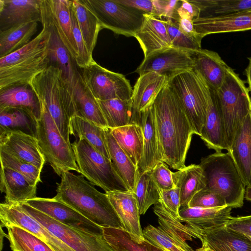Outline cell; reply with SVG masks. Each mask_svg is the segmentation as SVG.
Masks as SVG:
<instances>
[{"label": "cell", "instance_id": "25", "mask_svg": "<svg viewBox=\"0 0 251 251\" xmlns=\"http://www.w3.org/2000/svg\"><path fill=\"white\" fill-rule=\"evenodd\" d=\"M50 28L51 37L49 46L50 64L60 69L68 92L72 98L74 86L80 74L75 60L63 45L54 27L42 21Z\"/></svg>", "mask_w": 251, "mask_h": 251}, {"label": "cell", "instance_id": "39", "mask_svg": "<svg viewBox=\"0 0 251 251\" xmlns=\"http://www.w3.org/2000/svg\"><path fill=\"white\" fill-rule=\"evenodd\" d=\"M73 3L85 44L89 52L92 55L101 26L95 14L83 0H73Z\"/></svg>", "mask_w": 251, "mask_h": 251}, {"label": "cell", "instance_id": "14", "mask_svg": "<svg viewBox=\"0 0 251 251\" xmlns=\"http://www.w3.org/2000/svg\"><path fill=\"white\" fill-rule=\"evenodd\" d=\"M193 60L189 51L170 47L150 54L135 70L142 75L154 72L169 78L180 73L193 69Z\"/></svg>", "mask_w": 251, "mask_h": 251}, {"label": "cell", "instance_id": "22", "mask_svg": "<svg viewBox=\"0 0 251 251\" xmlns=\"http://www.w3.org/2000/svg\"><path fill=\"white\" fill-rule=\"evenodd\" d=\"M29 22L41 23V0H0V31Z\"/></svg>", "mask_w": 251, "mask_h": 251}, {"label": "cell", "instance_id": "54", "mask_svg": "<svg viewBox=\"0 0 251 251\" xmlns=\"http://www.w3.org/2000/svg\"><path fill=\"white\" fill-rule=\"evenodd\" d=\"M201 10L191 0H181L176 10L178 19H186L194 21L200 18Z\"/></svg>", "mask_w": 251, "mask_h": 251}, {"label": "cell", "instance_id": "12", "mask_svg": "<svg viewBox=\"0 0 251 251\" xmlns=\"http://www.w3.org/2000/svg\"><path fill=\"white\" fill-rule=\"evenodd\" d=\"M80 70L84 82L97 100L131 99L133 89L122 74L101 67L94 60Z\"/></svg>", "mask_w": 251, "mask_h": 251}, {"label": "cell", "instance_id": "61", "mask_svg": "<svg viewBox=\"0 0 251 251\" xmlns=\"http://www.w3.org/2000/svg\"><path fill=\"white\" fill-rule=\"evenodd\" d=\"M251 239V236H249Z\"/></svg>", "mask_w": 251, "mask_h": 251}, {"label": "cell", "instance_id": "4", "mask_svg": "<svg viewBox=\"0 0 251 251\" xmlns=\"http://www.w3.org/2000/svg\"><path fill=\"white\" fill-rule=\"evenodd\" d=\"M40 102L47 107L61 134L69 144L70 120L73 117L72 98L61 70L50 64L29 84Z\"/></svg>", "mask_w": 251, "mask_h": 251}, {"label": "cell", "instance_id": "57", "mask_svg": "<svg viewBox=\"0 0 251 251\" xmlns=\"http://www.w3.org/2000/svg\"><path fill=\"white\" fill-rule=\"evenodd\" d=\"M176 22L181 32L190 38L201 43L203 37L196 32L193 21L186 19H178Z\"/></svg>", "mask_w": 251, "mask_h": 251}, {"label": "cell", "instance_id": "40", "mask_svg": "<svg viewBox=\"0 0 251 251\" xmlns=\"http://www.w3.org/2000/svg\"><path fill=\"white\" fill-rule=\"evenodd\" d=\"M97 100L109 128L113 129L132 124L133 111L131 99Z\"/></svg>", "mask_w": 251, "mask_h": 251}, {"label": "cell", "instance_id": "17", "mask_svg": "<svg viewBox=\"0 0 251 251\" xmlns=\"http://www.w3.org/2000/svg\"><path fill=\"white\" fill-rule=\"evenodd\" d=\"M0 150L42 170L46 162L37 139L21 131L0 132Z\"/></svg>", "mask_w": 251, "mask_h": 251}, {"label": "cell", "instance_id": "51", "mask_svg": "<svg viewBox=\"0 0 251 251\" xmlns=\"http://www.w3.org/2000/svg\"><path fill=\"white\" fill-rule=\"evenodd\" d=\"M151 171L152 178L160 191L170 190L175 187L173 172L166 163L160 162Z\"/></svg>", "mask_w": 251, "mask_h": 251}, {"label": "cell", "instance_id": "41", "mask_svg": "<svg viewBox=\"0 0 251 251\" xmlns=\"http://www.w3.org/2000/svg\"><path fill=\"white\" fill-rule=\"evenodd\" d=\"M37 121L24 110L16 108L0 109V132L21 131L36 137Z\"/></svg>", "mask_w": 251, "mask_h": 251}, {"label": "cell", "instance_id": "29", "mask_svg": "<svg viewBox=\"0 0 251 251\" xmlns=\"http://www.w3.org/2000/svg\"><path fill=\"white\" fill-rule=\"evenodd\" d=\"M73 117L77 116L104 128L108 127L97 100L84 82L80 72L72 94Z\"/></svg>", "mask_w": 251, "mask_h": 251}, {"label": "cell", "instance_id": "38", "mask_svg": "<svg viewBox=\"0 0 251 251\" xmlns=\"http://www.w3.org/2000/svg\"><path fill=\"white\" fill-rule=\"evenodd\" d=\"M38 22H29L0 31V58L22 48L36 32Z\"/></svg>", "mask_w": 251, "mask_h": 251}, {"label": "cell", "instance_id": "23", "mask_svg": "<svg viewBox=\"0 0 251 251\" xmlns=\"http://www.w3.org/2000/svg\"><path fill=\"white\" fill-rule=\"evenodd\" d=\"M194 69L202 77L209 88L217 91L223 84L230 67L214 51L201 48L190 51Z\"/></svg>", "mask_w": 251, "mask_h": 251}, {"label": "cell", "instance_id": "26", "mask_svg": "<svg viewBox=\"0 0 251 251\" xmlns=\"http://www.w3.org/2000/svg\"><path fill=\"white\" fill-rule=\"evenodd\" d=\"M134 37L140 45L144 57L153 52L172 47L164 20L150 14H144L143 24Z\"/></svg>", "mask_w": 251, "mask_h": 251}, {"label": "cell", "instance_id": "3", "mask_svg": "<svg viewBox=\"0 0 251 251\" xmlns=\"http://www.w3.org/2000/svg\"><path fill=\"white\" fill-rule=\"evenodd\" d=\"M40 33L22 48L0 58V90L19 85L29 84L50 65V27L42 23Z\"/></svg>", "mask_w": 251, "mask_h": 251}, {"label": "cell", "instance_id": "32", "mask_svg": "<svg viewBox=\"0 0 251 251\" xmlns=\"http://www.w3.org/2000/svg\"><path fill=\"white\" fill-rule=\"evenodd\" d=\"M232 209L228 206L214 208L182 207L179 212V220L203 230L225 226L233 217Z\"/></svg>", "mask_w": 251, "mask_h": 251}, {"label": "cell", "instance_id": "43", "mask_svg": "<svg viewBox=\"0 0 251 251\" xmlns=\"http://www.w3.org/2000/svg\"><path fill=\"white\" fill-rule=\"evenodd\" d=\"M132 193L137 201L141 215L144 214L151 205L159 202L160 190L152 178L151 170L138 173Z\"/></svg>", "mask_w": 251, "mask_h": 251}, {"label": "cell", "instance_id": "36", "mask_svg": "<svg viewBox=\"0 0 251 251\" xmlns=\"http://www.w3.org/2000/svg\"><path fill=\"white\" fill-rule=\"evenodd\" d=\"M153 212L158 218V226L176 240L184 243L191 241L193 238L202 240V230L183 225L159 201L154 205Z\"/></svg>", "mask_w": 251, "mask_h": 251}, {"label": "cell", "instance_id": "47", "mask_svg": "<svg viewBox=\"0 0 251 251\" xmlns=\"http://www.w3.org/2000/svg\"><path fill=\"white\" fill-rule=\"evenodd\" d=\"M1 166L12 169L25 176L33 185L41 182L40 169L26 161L0 150Z\"/></svg>", "mask_w": 251, "mask_h": 251}, {"label": "cell", "instance_id": "16", "mask_svg": "<svg viewBox=\"0 0 251 251\" xmlns=\"http://www.w3.org/2000/svg\"><path fill=\"white\" fill-rule=\"evenodd\" d=\"M72 4L73 0H41L42 22H47L54 27L63 45L76 61L78 53L72 30Z\"/></svg>", "mask_w": 251, "mask_h": 251}, {"label": "cell", "instance_id": "7", "mask_svg": "<svg viewBox=\"0 0 251 251\" xmlns=\"http://www.w3.org/2000/svg\"><path fill=\"white\" fill-rule=\"evenodd\" d=\"M216 95L229 148L238 126L251 112V98L244 82L230 68Z\"/></svg>", "mask_w": 251, "mask_h": 251}, {"label": "cell", "instance_id": "8", "mask_svg": "<svg viewBox=\"0 0 251 251\" xmlns=\"http://www.w3.org/2000/svg\"><path fill=\"white\" fill-rule=\"evenodd\" d=\"M41 103L42 115L37 121L36 138L46 161L60 176L71 170L80 173L71 144L62 136L46 106Z\"/></svg>", "mask_w": 251, "mask_h": 251}, {"label": "cell", "instance_id": "50", "mask_svg": "<svg viewBox=\"0 0 251 251\" xmlns=\"http://www.w3.org/2000/svg\"><path fill=\"white\" fill-rule=\"evenodd\" d=\"M72 26L74 37L77 49V58L75 61L79 68H82L94 60L85 44L76 18L73 3L71 9Z\"/></svg>", "mask_w": 251, "mask_h": 251}, {"label": "cell", "instance_id": "24", "mask_svg": "<svg viewBox=\"0 0 251 251\" xmlns=\"http://www.w3.org/2000/svg\"><path fill=\"white\" fill-rule=\"evenodd\" d=\"M194 28L202 37L210 34L251 29V8L222 17L193 21Z\"/></svg>", "mask_w": 251, "mask_h": 251}, {"label": "cell", "instance_id": "28", "mask_svg": "<svg viewBox=\"0 0 251 251\" xmlns=\"http://www.w3.org/2000/svg\"><path fill=\"white\" fill-rule=\"evenodd\" d=\"M16 108L22 109L40 120L42 104L29 84L9 87L0 90V109Z\"/></svg>", "mask_w": 251, "mask_h": 251}, {"label": "cell", "instance_id": "35", "mask_svg": "<svg viewBox=\"0 0 251 251\" xmlns=\"http://www.w3.org/2000/svg\"><path fill=\"white\" fill-rule=\"evenodd\" d=\"M105 133L110 160L114 168L129 191L133 192L138 174V167L118 144L110 128H105Z\"/></svg>", "mask_w": 251, "mask_h": 251}, {"label": "cell", "instance_id": "11", "mask_svg": "<svg viewBox=\"0 0 251 251\" xmlns=\"http://www.w3.org/2000/svg\"><path fill=\"white\" fill-rule=\"evenodd\" d=\"M18 204L25 212L74 251H115L104 235H93L63 225L25 202Z\"/></svg>", "mask_w": 251, "mask_h": 251}, {"label": "cell", "instance_id": "44", "mask_svg": "<svg viewBox=\"0 0 251 251\" xmlns=\"http://www.w3.org/2000/svg\"><path fill=\"white\" fill-rule=\"evenodd\" d=\"M103 235L115 251H164L145 239L139 243L133 240L125 230L102 227Z\"/></svg>", "mask_w": 251, "mask_h": 251}, {"label": "cell", "instance_id": "1", "mask_svg": "<svg viewBox=\"0 0 251 251\" xmlns=\"http://www.w3.org/2000/svg\"><path fill=\"white\" fill-rule=\"evenodd\" d=\"M153 106L163 161L173 169H183L195 133L184 109L168 83L159 93Z\"/></svg>", "mask_w": 251, "mask_h": 251}, {"label": "cell", "instance_id": "31", "mask_svg": "<svg viewBox=\"0 0 251 251\" xmlns=\"http://www.w3.org/2000/svg\"><path fill=\"white\" fill-rule=\"evenodd\" d=\"M0 175V189L5 194V202L19 203L37 197V185L20 173L1 166Z\"/></svg>", "mask_w": 251, "mask_h": 251}, {"label": "cell", "instance_id": "56", "mask_svg": "<svg viewBox=\"0 0 251 251\" xmlns=\"http://www.w3.org/2000/svg\"><path fill=\"white\" fill-rule=\"evenodd\" d=\"M122 4L133 7L145 14L154 15V6L153 0H115Z\"/></svg>", "mask_w": 251, "mask_h": 251}, {"label": "cell", "instance_id": "21", "mask_svg": "<svg viewBox=\"0 0 251 251\" xmlns=\"http://www.w3.org/2000/svg\"><path fill=\"white\" fill-rule=\"evenodd\" d=\"M228 152L245 185H251V112L238 126Z\"/></svg>", "mask_w": 251, "mask_h": 251}, {"label": "cell", "instance_id": "5", "mask_svg": "<svg viewBox=\"0 0 251 251\" xmlns=\"http://www.w3.org/2000/svg\"><path fill=\"white\" fill-rule=\"evenodd\" d=\"M205 187L221 195L232 208L244 204L246 186L227 152L217 151L202 158L200 164Z\"/></svg>", "mask_w": 251, "mask_h": 251}, {"label": "cell", "instance_id": "49", "mask_svg": "<svg viewBox=\"0 0 251 251\" xmlns=\"http://www.w3.org/2000/svg\"><path fill=\"white\" fill-rule=\"evenodd\" d=\"M227 206L225 199L213 190L204 188L198 192L188 203V207L214 208Z\"/></svg>", "mask_w": 251, "mask_h": 251}, {"label": "cell", "instance_id": "53", "mask_svg": "<svg viewBox=\"0 0 251 251\" xmlns=\"http://www.w3.org/2000/svg\"><path fill=\"white\" fill-rule=\"evenodd\" d=\"M154 6L153 16L162 20L177 21L178 19L176 10L180 0H153Z\"/></svg>", "mask_w": 251, "mask_h": 251}, {"label": "cell", "instance_id": "34", "mask_svg": "<svg viewBox=\"0 0 251 251\" xmlns=\"http://www.w3.org/2000/svg\"><path fill=\"white\" fill-rule=\"evenodd\" d=\"M110 129L118 144L137 166L143 152V133L140 125L132 123Z\"/></svg>", "mask_w": 251, "mask_h": 251}, {"label": "cell", "instance_id": "10", "mask_svg": "<svg viewBox=\"0 0 251 251\" xmlns=\"http://www.w3.org/2000/svg\"><path fill=\"white\" fill-rule=\"evenodd\" d=\"M83 1L95 14L102 29H108L117 34L134 37L143 24L144 12L115 0Z\"/></svg>", "mask_w": 251, "mask_h": 251}, {"label": "cell", "instance_id": "55", "mask_svg": "<svg viewBox=\"0 0 251 251\" xmlns=\"http://www.w3.org/2000/svg\"><path fill=\"white\" fill-rule=\"evenodd\" d=\"M226 226L251 236V215L246 216L234 217L226 224Z\"/></svg>", "mask_w": 251, "mask_h": 251}, {"label": "cell", "instance_id": "52", "mask_svg": "<svg viewBox=\"0 0 251 251\" xmlns=\"http://www.w3.org/2000/svg\"><path fill=\"white\" fill-rule=\"evenodd\" d=\"M159 202L175 218L179 220L180 205V189L175 186L170 190L160 191Z\"/></svg>", "mask_w": 251, "mask_h": 251}, {"label": "cell", "instance_id": "2", "mask_svg": "<svg viewBox=\"0 0 251 251\" xmlns=\"http://www.w3.org/2000/svg\"><path fill=\"white\" fill-rule=\"evenodd\" d=\"M54 198L100 227L124 230L106 194L98 191L82 175L63 173Z\"/></svg>", "mask_w": 251, "mask_h": 251}, {"label": "cell", "instance_id": "45", "mask_svg": "<svg viewBox=\"0 0 251 251\" xmlns=\"http://www.w3.org/2000/svg\"><path fill=\"white\" fill-rule=\"evenodd\" d=\"M7 229L6 238L12 251H56L49 245L22 228L11 226Z\"/></svg>", "mask_w": 251, "mask_h": 251}, {"label": "cell", "instance_id": "37", "mask_svg": "<svg viewBox=\"0 0 251 251\" xmlns=\"http://www.w3.org/2000/svg\"><path fill=\"white\" fill-rule=\"evenodd\" d=\"M70 134L77 135L79 139L87 140L96 150L110 160L105 128L77 116L70 119Z\"/></svg>", "mask_w": 251, "mask_h": 251}, {"label": "cell", "instance_id": "46", "mask_svg": "<svg viewBox=\"0 0 251 251\" xmlns=\"http://www.w3.org/2000/svg\"><path fill=\"white\" fill-rule=\"evenodd\" d=\"M143 233L145 239L164 251H194L187 243L176 240L159 226L149 225Z\"/></svg>", "mask_w": 251, "mask_h": 251}, {"label": "cell", "instance_id": "15", "mask_svg": "<svg viewBox=\"0 0 251 251\" xmlns=\"http://www.w3.org/2000/svg\"><path fill=\"white\" fill-rule=\"evenodd\" d=\"M0 225L22 228L43 241L56 251H74L45 227L25 212L18 203L0 204Z\"/></svg>", "mask_w": 251, "mask_h": 251}, {"label": "cell", "instance_id": "18", "mask_svg": "<svg viewBox=\"0 0 251 251\" xmlns=\"http://www.w3.org/2000/svg\"><path fill=\"white\" fill-rule=\"evenodd\" d=\"M169 79L168 76L154 72L139 76L134 86L131 97L133 111L132 124L140 125L141 113L153 104Z\"/></svg>", "mask_w": 251, "mask_h": 251}, {"label": "cell", "instance_id": "48", "mask_svg": "<svg viewBox=\"0 0 251 251\" xmlns=\"http://www.w3.org/2000/svg\"><path fill=\"white\" fill-rule=\"evenodd\" d=\"M164 22L171 40L172 47L189 51L201 49V43L181 32L177 22L171 20H164Z\"/></svg>", "mask_w": 251, "mask_h": 251}, {"label": "cell", "instance_id": "6", "mask_svg": "<svg viewBox=\"0 0 251 251\" xmlns=\"http://www.w3.org/2000/svg\"><path fill=\"white\" fill-rule=\"evenodd\" d=\"M168 84L184 109L194 133L200 136L206 119L209 87L194 69L172 76Z\"/></svg>", "mask_w": 251, "mask_h": 251}, {"label": "cell", "instance_id": "30", "mask_svg": "<svg viewBox=\"0 0 251 251\" xmlns=\"http://www.w3.org/2000/svg\"><path fill=\"white\" fill-rule=\"evenodd\" d=\"M202 244L215 251H251V239L225 226L203 230Z\"/></svg>", "mask_w": 251, "mask_h": 251}, {"label": "cell", "instance_id": "42", "mask_svg": "<svg viewBox=\"0 0 251 251\" xmlns=\"http://www.w3.org/2000/svg\"><path fill=\"white\" fill-rule=\"evenodd\" d=\"M200 9V18L224 16L251 8V0H191Z\"/></svg>", "mask_w": 251, "mask_h": 251}, {"label": "cell", "instance_id": "9", "mask_svg": "<svg viewBox=\"0 0 251 251\" xmlns=\"http://www.w3.org/2000/svg\"><path fill=\"white\" fill-rule=\"evenodd\" d=\"M80 173L105 192L129 191L116 173L111 161L85 139L71 144Z\"/></svg>", "mask_w": 251, "mask_h": 251}, {"label": "cell", "instance_id": "20", "mask_svg": "<svg viewBox=\"0 0 251 251\" xmlns=\"http://www.w3.org/2000/svg\"><path fill=\"white\" fill-rule=\"evenodd\" d=\"M124 228L137 243L145 240L142 229L140 213L137 201L130 191L105 192Z\"/></svg>", "mask_w": 251, "mask_h": 251}, {"label": "cell", "instance_id": "13", "mask_svg": "<svg viewBox=\"0 0 251 251\" xmlns=\"http://www.w3.org/2000/svg\"><path fill=\"white\" fill-rule=\"evenodd\" d=\"M24 202L63 225L93 235H103L102 227L92 222L72 207L54 197H36Z\"/></svg>", "mask_w": 251, "mask_h": 251}, {"label": "cell", "instance_id": "60", "mask_svg": "<svg viewBox=\"0 0 251 251\" xmlns=\"http://www.w3.org/2000/svg\"><path fill=\"white\" fill-rule=\"evenodd\" d=\"M245 199L246 200L251 201V185L247 186L246 189Z\"/></svg>", "mask_w": 251, "mask_h": 251}, {"label": "cell", "instance_id": "27", "mask_svg": "<svg viewBox=\"0 0 251 251\" xmlns=\"http://www.w3.org/2000/svg\"><path fill=\"white\" fill-rule=\"evenodd\" d=\"M200 137L210 149L216 151L229 150L216 91L210 88L206 122Z\"/></svg>", "mask_w": 251, "mask_h": 251}, {"label": "cell", "instance_id": "33", "mask_svg": "<svg viewBox=\"0 0 251 251\" xmlns=\"http://www.w3.org/2000/svg\"><path fill=\"white\" fill-rule=\"evenodd\" d=\"M175 186L180 189L181 207H188L193 196L205 187L204 177L200 165L191 164L173 172Z\"/></svg>", "mask_w": 251, "mask_h": 251}, {"label": "cell", "instance_id": "19", "mask_svg": "<svg viewBox=\"0 0 251 251\" xmlns=\"http://www.w3.org/2000/svg\"><path fill=\"white\" fill-rule=\"evenodd\" d=\"M140 125L143 133V152L137 167L138 173H142L163 162L153 104L141 113Z\"/></svg>", "mask_w": 251, "mask_h": 251}, {"label": "cell", "instance_id": "59", "mask_svg": "<svg viewBox=\"0 0 251 251\" xmlns=\"http://www.w3.org/2000/svg\"><path fill=\"white\" fill-rule=\"evenodd\" d=\"M195 251H215L205 243L202 244V247Z\"/></svg>", "mask_w": 251, "mask_h": 251}, {"label": "cell", "instance_id": "58", "mask_svg": "<svg viewBox=\"0 0 251 251\" xmlns=\"http://www.w3.org/2000/svg\"><path fill=\"white\" fill-rule=\"evenodd\" d=\"M249 64L246 69L247 80L249 85V89L251 92V57L249 58Z\"/></svg>", "mask_w": 251, "mask_h": 251}]
</instances>
